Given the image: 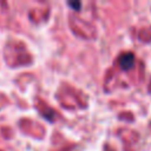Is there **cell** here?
Here are the masks:
<instances>
[{"label": "cell", "mask_w": 151, "mask_h": 151, "mask_svg": "<svg viewBox=\"0 0 151 151\" xmlns=\"http://www.w3.org/2000/svg\"><path fill=\"white\" fill-rule=\"evenodd\" d=\"M118 63L122 70H130L134 65V54L132 52H125L119 55Z\"/></svg>", "instance_id": "6da1fadb"}]
</instances>
